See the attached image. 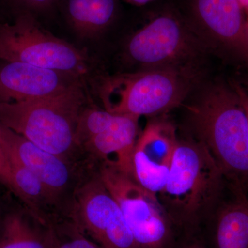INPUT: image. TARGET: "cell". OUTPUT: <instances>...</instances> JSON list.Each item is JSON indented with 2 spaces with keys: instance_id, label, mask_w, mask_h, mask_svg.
Returning <instances> with one entry per match:
<instances>
[{
  "instance_id": "1",
  "label": "cell",
  "mask_w": 248,
  "mask_h": 248,
  "mask_svg": "<svg viewBox=\"0 0 248 248\" xmlns=\"http://www.w3.org/2000/svg\"><path fill=\"white\" fill-rule=\"evenodd\" d=\"M189 135L203 145L232 186L248 192V122L232 84L197 85L182 104Z\"/></svg>"
},
{
  "instance_id": "2",
  "label": "cell",
  "mask_w": 248,
  "mask_h": 248,
  "mask_svg": "<svg viewBox=\"0 0 248 248\" xmlns=\"http://www.w3.org/2000/svg\"><path fill=\"white\" fill-rule=\"evenodd\" d=\"M145 22L124 46V60L135 71L176 68L203 72L208 46L177 4L161 1L146 13Z\"/></svg>"
},
{
  "instance_id": "3",
  "label": "cell",
  "mask_w": 248,
  "mask_h": 248,
  "mask_svg": "<svg viewBox=\"0 0 248 248\" xmlns=\"http://www.w3.org/2000/svg\"><path fill=\"white\" fill-rule=\"evenodd\" d=\"M86 103L84 84L42 99L0 103V124L45 151L90 167L77 142L78 121Z\"/></svg>"
},
{
  "instance_id": "4",
  "label": "cell",
  "mask_w": 248,
  "mask_h": 248,
  "mask_svg": "<svg viewBox=\"0 0 248 248\" xmlns=\"http://www.w3.org/2000/svg\"><path fill=\"white\" fill-rule=\"evenodd\" d=\"M224 179L203 145L190 135L178 138L167 182L158 199L173 225L193 231L215 208Z\"/></svg>"
},
{
  "instance_id": "5",
  "label": "cell",
  "mask_w": 248,
  "mask_h": 248,
  "mask_svg": "<svg viewBox=\"0 0 248 248\" xmlns=\"http://www.w3.org/2000/svg\"><path fill=\"white\" fill-rule=\"evenodd\" d=\"M203 77L176 68L125 72L99 80L98 94L111 113L155 116L182 106Z\"/></svg>"
},
{
  "instance_id": "6",
  "label": "cell",
  "mask_w": 248,
  "mask_h": 248,
  "mask_svg": "<svg viewBox=\"0 0 248 248\" xmlns=\"http://www.w3.org/2000/svg\"><path fill=\"white\" fill-rule=\"evenodd\" d=\"M0 60L18 62L84 78L91 60L84 50L43 29L30 13L0 25Z\"/></svg>"
},
{
  "instance_id": "7",
  "label": "cell",
  "mask_w": 248,
  "mask_h": 248,
  "mask_svg": "<svg viewBox=\"0 0 248 248\" xmlns=\"http://www.w3.org/2000/svg\"><path fill=\"white\" fill-rule=\"evenodd\" d=\"M98 172L120 205L138 247L171 248L173 224L157 196L112 166H99Z\"/></svg>"
},
{
  "instance_id": "8",
  "label": "cell",
  "mask_w": 248,
  "mask_h": 248,
  "mask_svg": "<svg viewBox=\"0 0 248 248\" xmlns=\"http://www.w3.org/2000/svg\"><path fill=\"white\" fill-rule=\"evenodd\" d=\"M177 4L211 53L248 68L247 18L239 0H182Z\"/></svg>"
},
{
  "instance_id": "9",
  "label": "cell",
  "mask_w": 248,
  "mask_h": 248,
  "mask_svg": "<svg viewBox=\"0 0 248 248\" xmlns=\"http://www.w3.org/2000/svg\"><path fill=\"white\" fill-rule=\"evenodd\" d=\"M71 219L101 248H140L98 170L91 173L77 190Z\"/></svg>"
},
{
  "instance_id": "10",
  "label": "cell",
  "mask_w": 248,
  "mask_h": 248,
  "mask_svg": "<svg viewBox=\"0 0 248 248\" xmlns=\"http://www.w3.org/2000/svg\"><path fill=\"white\" fill-rule=\"evenodd\" d=\"M0 136L9 156L33 173L71 217L77 190L94 170L45 151L1 124Z\"/></svg>"
},
{
  "instance_id": "11",
  "label": "cell",
  "mask_w": 248,
  "mask_h": 248,
  "mask_svg": "<svg viewBox=\"0 0 248 248\" xmlns=\"http://www.w3.org/2000/svg\"><path fill=\"white\" fill-rule=\"evenodd\" d=\"M178 141L169 122L153 121L139 135L133 153V179L154 195L164 190Z\"/></svg>"
},
{
  "instance_id": "12",
  "label": "cell",
  "mask_w": 248,
  "mask_h": 248,
  "mask_svg": "<svg viewBox=\"0 0 248 248\" xmlns=\"http://www.w3.org/2000/svg\"><path fill=\"white\" fill-rule=\"evenodd\" d=\"M2 62L0 63V103L42 99L84 84V78L74 73L22 62Z\"/></svg>"
},
{
  "instance_id": "13",
  "label": "cell",
  "mask_w": 248,
  "mask_h": 248,
  "mask_svg": "<svg viewBox=\"0 0 248 248\" xmlns=\"http://www.w3.org/2000/svg\"><path fill=\"white\" fill-rule=\"evenodd\" d=\"M139 120L122 116L120 122L89 139L81 146L88 161L97 168L110 166L133 178V153L139 138Z\"/></svg>"
},
{
  "instance_id": "14",
  "label": "cell",
  "mask_w": 248,
  "mask_h": 248,
  "mask_svg": "<svg viewBox=\"0 0 248 248\" xmlns=\"http://www.w3.org/2000/svg\"><path fill=\"white\" fill-rule=\"evenodd\" d=\"M12 170L13 193L36 220L54 228L60 219L71 216L48 187L27 168L9 156Z\"/></svg>"
},
{
  "instance_id": "15",
  "label": "cell",
  "mask_w": 248,
  "mask_h": 248,
  "mask_svg": "<svg viewBox=\"0 0 248 248\" xmlns=\"http://www.w3.org/2000/svg\"><path fill=\"white\" fill-rule=\"evenodd\" d=\"M234 196L217 213L216 248H248V200L246 192L233 186Z\"/></svg>"
},
{
  "instance_id": "16",
  "label": "cell",
  "mask_w": 248,
  "mask_h": 248,
  "mask_svg": "<svg viewBox=\"0 0 248 248\" xmlns=\"http://www.w3.org/2000/svg\"><path fill=\"white\" fill-rule=\"evenodd\" d=\"M42 226L26 208L8 213L0 226V248H53V228L44 232Z\"/></svg>"
},
{
  "instance_id": "17",
  "label": "cell",
  "mask_w": 248,
  "mask_h": 248,
  "mask_svg": "<svg viewBox=\"0 0 248 248\" xmlns=\"http://www.w3.org/2000/svg\"><path fill=\"white\" fill-rule=\"evenodd\" d=\"M67 11L73 29L81 36L92 37L115 21L118 0H68Z\"/></svg>"
},
{
  "instance_id": "18",
  "label": "cell",
  "mask_w": 248,
  "mask_h": 248,
  "mask_svg": "<svg viewBox=\"0 0 248 248\" xmlns=\"http://www.w3.org/2000/svg\"><path fill=\"white\" fill-rule=\"evenodd\" d=\"M0 184L13 192L12 170L9 155L5 150L0 136Z\"/></svg>"
},
{
  "instance_id": "19",
  "label": "cell",
  "mask_w": 248,
  "mask_h": 248,
  "mask_svg": "<svg viewBox=\"0 0 248 248\" xmlns=\"http://www.w3.org/2000/svg\"><path fill=\"white\" fill-rule=\"evenodd\" d=\"M55 243V242H54ZM52 248H101L92 239H88L84 234L76 232L63 242L53 244Z\"/></svg>"
},
{
  "instance_id": "20",
  "label": "cell",
  "mask_w": 248,
  "mask_h": 248,
  "mask_svg": "<svg viewBox=\"0 0 248 248\" xmlns=\"http://www.w3.org/2000/svg\"><path fill=\"white\" fill-rule=\"evenodd\" d=\"M19 4L31 10H43L50 7L56 0H16Z\"/></svg>"
},
{
  "instance_id": "21",
  "label": "cell",
  "mask_w": 248,
  "mask_h": 248,
  "mask_svg": "<svg viewBox=\"0 0 248 248\" xmlns=\"http://www.w3.org/2000/svg\"><path fill=\"white\" fill-rule=\"evenodd\" d=\"M233 88L236 91L238 97H239L241 104L244 107L245 111H246V115H247L248 122V93L246 89H245L242 85L238 82L232 83Z\"/></svg>"
},
{
  "instance_id": "22",
  "label": "cell",
  "mask_w": 248,
  "mask_h": 248,
  "mask_svg": "<svg viewBox=\"0 0 248 248\" xmlns=\"http://www.w3.org/2000/svg\"><path fill=\"white\" fill-rule=\"evenodd\" d=\"M129 4L135 5V6H143L148 4V3L153 2L155 0H124Z\"/></svg>"
},
{
  "instance_id": "23",
  "label": "cell",
  "mask_w": 248,
  "mask_h": 248,
  "mask_svg": "<svg viewBox=\"0 0 248 248\" xmlns=\"http://www.w3.org/2000/svg\"><path fill=\"white\" fill-rule=\"evenodd\" d=\"M239 1L245 11L248 13V0H239Z\"/></svg>"
},
{
  "instance_id": "24",
  "label": "cell",
  "mask_w": 248,
  "mask_h": 248,
  "mask_svg": "<svg viewBox=\"0 0 248 248\" xmlns=\"http://www.w3.org/2000/svg\"><path fill=\"white\" fill-rule=\"evenodd\" d=\"M184 248H204L202 245L199 244H190L185 246Z\"/></svg>"
},
{
  "instance_id": "25",
  "label": "cell",
  "mask_w": 248,
  "mask_h": 248,
  "mask_svg": "<svg viewBox=\"0 0 248 248\" xmlns=\"http://www.w3.org/2000/svg\"><path fill=\"white\" fill-rule=\"evenodd\" d=\"M246 28H247V32H248V16L247 19H246Z\"/></svg>"
},
{
  "instance_id": "26",
  "label": "cell",
  "mask_w": 248,
  "mask_h": 248,
  "mask_svg": "<svg viewBox=\"0 0 248 248\" xmlns=\"http://www.w3.org/2000/svg\"><path fill=\"white\" fill-rule=\"evenodd\" d=\"M245 89H246V91H247V92L248 93V89H246V88H245Z\"/></svg>"
}]
</instances>
